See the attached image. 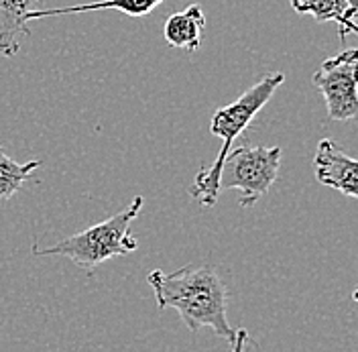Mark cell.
Instances as JSON below:
<instances>
[{
    "mask_svg": "<svg viewBox=\"0 0 358 352\" xmlns=\"http://www.w3.org/2000/svg\"><path fill=\"white\" fill-rule=\"evenodd\" d=\"M43 165V161H29L17 163L0 149V202L10 199L21 192V188L31 179L33 171H37Z\"/></svg>",
    "mask_w": 358,
    "mask_h": 352,
    "instance_id": "8fae6325",
    "label": "cell"
},
{
    "mask_svg": "<svg viewBox=\"0 0 358 352\" xmlns=\"http://www.w3.org/2000/svg\"><path fill=\"white\" fill-rule=\"evenodd\" d=\"M41 0H0V55L13 57L19 53L21 37L31 35L29 15L37 10Z\"/></svg>",
    "mask_w": 358,
    "mask_h": 352,
    "instance_id": "52a82bcc",
    "label": "cell"
},
{
    "mask_svg": "<svg viewBox=\"0 0 358 352\" xmlns=\"http://www.w3.org/2000/svg\"><path fill=\"white\" fill-rule=\"evenodd\" d=\"M357 69L358 51L344 49L313 73V84L326 100L330 120H352L358 114Z\"/></svg>",
    "mask_w": 358,
    "mask_h": 352,
    "instance_id": "5b68a950",
    "label": "cell"
},
{
    "mask_svg": "<svg viewBox=\"0 0 358 352\" xmlns=\"http://www.w3.org/2000/svg\"><path fill=\"white\" fill-rule=\"evenodd\" d=\"M283 82H285V76L281 71L267 73L261 82L250 86L232 104L214 112L212 122H210V132L222 141V147H220L218 157L214 159V163L210 167H201L200 174L194 177V183L189 188V196L198 199L203 208H212L218 202L224 157L232 149L234 141L250 127L255 116L267 106V102Z\"/></svg>",
    "mask_w": 358,
    "mask_h": 352,
    "instance_id": "7a4b0ae2",
    "label": "cell"
},
{
    "mask_svg": "<svg viewBox=\"0 0 358 352\" xmlns=\"http://www.w3.org/2000/svg\"><path fill=\"white\" fill-rule=\"evenodd\" d=\"M295 13L310 15L317 22H336L338 35L344 41L348 35L358 33L357 17L358 10L350 8L346 0H289Z\"/></svg>",
    "mask_w": 358,
    "mask_h": 352,
    "instance_id": "9c48e42d",
    "label": "cell"
},
{
    "mask_svg": "<svg viewBox=\"0 0 358 352\" xmlns=\"http://www.w3.org/2000/svg\"><path fill=\"white\" fill-rule=\"evenodd\" d=\"M159 309H178L183 324L192 332L203 326L212 328L220 338L232 342L226 309L228 289L212 265H187L173 273L153 271L149 275Z\"/></svg>",
    "mask_w": 358,
    "mask_h": 352,
    "instance_id": "6da1fadb",
    "label": "cell"
},
{
    "mask_svg": "<svg viewBox=\"0 0 358 352\" xmlns=\"http://www.w3.org/2000/svg\"><path fill=\"white\" fill-rule=\"evenodd\" d=\"M250 338H248V332L245 328L234 332V338H232V352H248L246 346H248Z\"/></svg>",
    "mask_w": 358,
    "mask_h": 352,
    "instance_id": "7c38bea8",
    "label": "cell"
},
{
    "mask_svg": "<svg viewBox=\"0 0 358 352\" xmlns=\"http://www.w3.org/2000/svg\"><path fill=\"white\" fill-rule=\"evenodd\" d=\"M281 165V147L230 149L220 169V190H238V204L252 208L275 183Z\"/></svg>",
    "mask_w": 358,
    "mask_h": 352,
    "instance_id": "277c9868",
    "label": "cell"
},
{
    "mask_svg": "<svg viewBox=\"0 0 358 352\" xmlns=\"http://www.w3.org/2000/svg\"><path fill=\"white\" fill-rule=\"evenodd\" d=\"M346 2H348V6H350V8L358 10V0H346Z\"/></svg>",
    "mask_w": 358,
    "mask_h": 352,
    "instance_id": "4fadbf2b",
    "label": "cell"
},
{
    "mask_svg": "<svg viewBox=\"0 0 358 352\" xmlns=\"http://www.w3.org/2000/svg\"><path fill=\"white\" fill-rule=\"evenodd\" d=\"M315 177L322 185L334 188L346 198H358V163L346 155L334 141L322 139L313 157Z\"/></svg>",
    "mask_w": 358,
    "mask_h": 352,
    "instance_id": "8992f818",
    "label": "cell"
},
{
    "mask_svg": "<svg viewBox=\"0 0 358 352\" xmlns=\"http://www.w3.org/2000/svg\"><path fill=\"white\" fill-rule=\"evenodd\" d=\"M203 29H206L203 10L200 4H192L185 10L167 17L163 24V37L171 47L194 53L196 49H200Z\"/></svg>",
    "mask_w": 358,
    "mask_h": 352,
    "instance_id": "ba28073f",
    "label": "cell"
},
{
    "mask_svg": "<svg viewBox=\"0 0 358 352\" xmlns=\"http://www.w3.org/2000/svg\"><path fill=\"white\" fill-rule=\"evenodd\" d=\"M141 208L143 198L136 196L131 206H127L122 212L114 214L108 220L98 222L51 246H33V253L35 257H66L71 263L86 269V273L92 277L98 265L106 263L114 257L131 255L138 248V242L131 232V224L138 216Z\"/></svg>",
    "mask_w": 358,
    "mask_h": 352,
    "instance_id": "3957f363",
    "label": "cell"
},
{
    "mask_svg": "<svg viewBox=\"0 0 358 352\" xmlns=\"http://www.w3.org/2000/svg\"><path fill=\"white\" fill-rule=\"evenodd\" d=\"M163 0H102V2H88L78 6H59V8H37L29 15V21L35 19H47V17H59V15H78V13H90V10H106L114 8L129 17H147L153 13Z\"/></svg>",
    "mask_w": 358,
    "mask_h": 352,
    "instance_id": "30bf717a",
    "label": "cell"
}]
</instances>
